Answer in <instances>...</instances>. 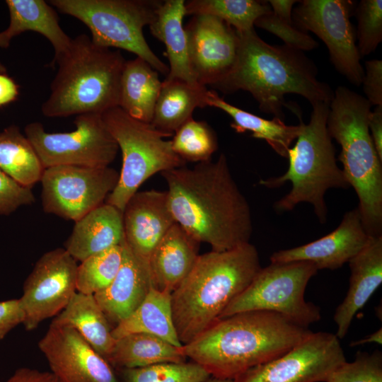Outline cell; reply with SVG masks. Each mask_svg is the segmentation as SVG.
<instances>
[{"mask_svg":"<svg viewBox=\"0 0 382 382\" xmlns=\"http://www.w3.org/2000/svg\"><path fill=\"white\" fill-rule=\"evenodd\" d=\"M176 224L212 250L249 243L253 224L249 204L235 182L226 157L161 173Z\"/></svg>","mask_w":382,"mask_h":382,"instance_id":"cell-1","label":"cell"},{"mask_svg":"<svg viewBox=\"0 0 382 382\" xmlns=\"http://www.w3.org/2000/svg\"><path fill=\"white\" fill-rule=\"evenodd\" d=\"M311 332L277 313L245 311L218 320L182 351L211 376L234 380L284 354Z\"/></svg>","mask_w":382,"mask_h":382,"instance_id":"cell-2","label":"cell"},{"mask_svg":"<svg viewBox=\"0 0 382 382\" xmlns=\"http://www.w3.org/2000/svg\"><path fill=\"white\" fill-rule=\"evenodd\" d=\"M237 33V32H236ZM236 59L228 74L213 86L226 94L239 90L249 92L261 112L282 121L285 95L301 96L311 105L330 103L331 87L318 79V69L303 52L285 45H271L255 30L238 33Z\"/></svg>","mask_w":382,"mask_h":382,"instance_id":"cell-3","label":"cell"},{"mask_svg":"<svg viewBox=\"0 0 382 382\" xmlns=\"http://www.w3.org/2000/svg\"><path fill=\"white\" fill-rule=\"evenodd\" d=\"M261 268L258 252L250 242L199 255L171 294L173 319L180 343L192 342L216 322Z\"/></svg>","mask_w":382,"mask_h":382,"instance_id":"cell-4","label":"cell"},{"mask_svg":"<svg viewBox=\"0 0 382 382\" xmlns=\"http://www.w3.org/2000/svg\"><path fill=\"white\" fill-rule=\"evenodd\" d=\"M371 105L361 95L338 86L329 104L327 129L341 146L342 172L359 199L362 224L371 236H382V160L371 139Z\"/></svg>","mask_w":382,"mask_h":382,"instance_id":"cell-5","label":"cell"},{"mask_svg":"<svg viewBox=\"0 0 382 382\" xmlns=\"http://www.w3.org/2000/svg\"><path fill=\"white\" fill-rule=\"evenodd\" d=\"M125 62L119 50L98 46L85 34L73 38L54 64L58 71L42 113L47 117L102 115L118 107Z\"/></svg>","mask_w":382,"mask_h":382,"instance_id":"cell-6","label":"cell"},{"mask_svg":"<svg viewBox=\"0 0 382 382\" xmlns=\"http://www.w3.org/2000/svg\"><path fill=\"white\" fill-rule=\"evenodd\" d=\"M329 104L318 102L312 105L309 122H302L295 146L288 150L286 172L259 182L268 188L279 187L290 182V192L274 203V209L278 212H287L298 204L309 203L321 224L327 220L326 191L349 187L342 170L337 164L335 149L327 129Z\"/></svg>","mask_w":382,"mask_h":382,"instance_id":"cell-7","label":"cell"},{"mask_svg":"<svg viewBox=\"0 0 382 382\" xmlns=\"http://www.w3.org/2000/svg\"><path fill=\"white\" fill-rule=\"evenodd\" d=\"M154 0H51L60 12L73 16L89 29L91 41L105 48L134 53L156 71L168 75V66L151 50L143 28L155 18L161 4Z\"/></svg>","mask_w":382,"mask_h":382,"instance_id":"cell-8","label":"cell"},{"mask_svg":"<svg viewBox=\"0 0 382 382\" xmlns=\"http://www.w3.org/2000/svg\"><path fill=\"white\" fill-rule=\"evenodd\" d=\"M103 122L122 151L118 183L105 202L123 212L128 200L151 176L184 166L186 162L173 150L168 136L151 123L134 119L120 108L102 114Z\"/></svg>","mask_w":382,"mask_h":382,"instance_id":"cell-9","label":"cell"},{"mask_svg":"<svg viewBox=\"0 0 382 382\" xmlns=\"http://www.w3.org/2000/svg\"><path fill=\"white\" fill-rule=\"evenodd\" d=\"M317 272L310 262H271L260 269L219 319L245 311H267L308 328L321 318L319 307L304 297L306 286Z\"/></svg>","mask_w":382,"mask_h":382,"instance_id":"cell-10","label":"cell"},{"mask_svg":"<svg viewBox=\"0 0 382 382\" xmlns=\"http://www.w3.org/2000/svg\"><path fill=\"white\" fill-rule=\"evenodd\" d=\"M75 129L47 132L39 122L28 124L25 135L34 147L44 168L70 165L92 168L109 166L119 147L108 130L102 115H76Z\"/></svg>","mask_w":382,"mask_h":382,"instance_id":"cell-11","label":"cell"},{"mask_svg":"<svg viewBox=\"0 0 382 382\" xmlns=\"http://www.w3.org/2000/svg\"><path fill=\"white\" fill-rule=\"evenodd\" d=\"M119 176L120 173L110 166L62 165L45 168L40 179L42 209L76 222L104 203Z\"/></svg>","mask_w":382,"mask_h":382,"instance_id":"cell-12","label":"cell"},{"mask_svg":"<svg viewBox=\"0 0 382 382\" xmlns=\"http://www.w3.org/2000/svg\"><path fill=\"white\" fill-rule=\"evenodd\" d=\"M294 9V26L311 31L325 44L336 70L354 86L362 83L364 69L349 20L354 3L349 0H303Z\"/></svg>","mask_w":382,"mask_h":382,"instance_id":"cell-13","label":"cell"},{"mask_svg":"<svg viewBox=\"0 0 382 382\" xmlns=\"http://www.w3.org/2000/svg\"><path fill=\"white\" fill-rule=\"evenodd\" d=\"M76 260L64 249L44 253L24 282L18 299L28 331L55 317L68 305L76 291Z\"/></svg>","mask_w":382,"mask_h":382,"instance_id":"cell-14","label":"cell"},{"mask_svg":"<svg viewBox=\"0 0 382 382\" xmlns=\"http://www.w3.org/2000/svg\"><path fill=\"white\" fill-rule=\"evenodd\" d=\"M345 361L335 334L311 332L284 354L248 370L234 382H325Z\"/></svg>","mask_w":382,"mask_h":382,"instance_id":"cell-15","label":"cell"},{"mask_svg":"<svg viewBox=\"0 0 382 382\" xmlns=\"http://www.w3.org/2000/svg\"><path fill=\"white\" fill-rule=\"evenodd\" d=\"M191 71L197 83L212 87L234 65L238 36L231 25L209 15H195L185 27Z\"/></svg>","mask_w":382,"mask_h":382,"instance_id":"cell-16","label":"cell"},{"mask_svg":"<svg viewBox=\"0 0 382 382\" xmlns=\"http://www.w3.org/2000/svg\"><path fill=\"white\" fill-rule=\"evenodd\" d=\"M38 347L61 382H119L108 361L71 327L50 324Z\"/></svg>","mask_w":382,"mask_h":382,"instance_id":"cell-17","label":"cell"},{"mask_svg":"<svg viewBox=\"0 0 382 382\" xmlns=\"http://www.w3.org/2000/svg\"><path fill=\"white\" fill-rule=\"evenodd\" d=\"M370 237L357 207L346 212L340 225L331 233L307 244L274 252L270 262L306 261L313 263L318 270H333L357 255Z\"/></svg>","mask_w":382,"mask_h":382,"instance_id":"cell-18","label":"cell"},{"mask_svg":"<svg viewBox=\"0 0 382 382\" xmlns=\"http://www.w3.org/2000/svg\"><path fill=\"white\" fill-rule=\"evenodd\" d=\"M175 223L166 191H137L123 210L125 241L149 265L153 251Z\"/></svg>","mask_w":382,"mask_h":382,"instance_id":"cell-19","label":"cell"},{"mask_svg":"<svg viewBox=\"0 0 382 382\" xmlns=\"http://www.w3.org/2000/svg\"><path fill=\"white\" fill-rule=\"evenodd\" d=\"M123 245L120 268L104 290L94 294L110 323L116 325L132 314L142 303L152 287L149 265Z\"/></svg>","mask_w":382,"mask_h":382,"instance_id":"cell-20","label":"cell"},{"mask_svg":"<svg viewBox=\"0 0 382 382\" xmlns=\"http://www.w3.org/2000/svg\"><path fill=\"white\" fill-rule=\"evenodd\" d=\"M348 262L349 289L333 316L335 335L340 340L347 335L356 313L382 282V236H371L365 247Z\"/></svg>","mask_w":382,"mask_h":382,"instance_id":"cell-21","label":"cell"},{"mask_svg":"<svg viewBox=\"0 0 382 382\" xmlns=\"http://www.w3.org/2000/svg\"><path fill=\"white\" fill-rule=\"evenodd\" d=\"M199 242L175 223L153 251L149 268L152 286L172 294L194 267Z\"/></svg>","mask_w":382,"mask_h":382,"instance_id":"cell-22","label":"cell"},{"mask_svg":"<svg viewBox=\"0 0 382 382\" xmlns=\"http://www.w3.org/2000/svg\"><path fill=\"white\" fill-rule=\"evenodd\" d=\"M125 240L123 212L104 202L75 222L64 249L76 260L113 246Z\"/></svg>","mask_w":382,"mask_h":382,"instance_id":"cell-23","label":"cell"},{"mask_svg":"<svg viewBox=\"0 0 382 382\" xmlns=\"http://www.w3.org/2000/svg\"><path fill=\"white\" fill-rule=\"evenodd\" d=\"M185 4L184 0L162 1L149 26L151 33L166 45L169 61V72L166 80L197 83L190 69L187 35L183 25L186 15Z\"/></svg>","mask_w":382,"mask_h":382,"instance_id":"cell-24","label":"cell"},{"mask_svg":"<svg viewBox=\"0 0 382 382\" xmlns=\"http://www.w3.org/2000/svg\"><path fill=\"white\" fill-rule=\"evenodd\" d=\"M10 23L6 29L11 38L19 34L33 31L46 37L54 50L51 62L56 61L66 52L72 38L62 30L59 23L54 7L44 0H6Z\"/></svg>","mask_w":382,"mask_h":382,"instance_id":"cell-25","label":"cell"},{"mask_svg":"<svg viewBox=\"0 0 382 382\" xmlns=\"http://www.w3.org/2000/svg\"><path fill=\"white\" fill-rule=\"evenodd\" d=\"M51 324L71 327L106 360L113 349L112 328L92 294L76 291Z\"/></svg>","mask_w":382,"mask_h":382,"instance_id":"cell-26","label":"cell"},{"mask_svg":"<svg viewBox=\"0 0 382 382\" xmlns=\"http://www.w3.org/2000/svg\"><path fill=\"white\" fill-rule=\"evenodd\" d=\"M209 90L199 83L181 80H164L151 124L159 132L171 136L192 117L196 108L208 106Z\"/></svg>","mask_w":382,"mask_h":382,"instance_id":"cell-27","label":"cell"},{"mask_svg":"<svg viewBox=\"0 0 382 382\" xmlns=\"http://www.w3.org/2000/svg\"><path fill=\"white\" fill-rule=\"evenodd\" d=\"M161 86L158 71L148 62L138 57L126 60L118 107L132 117L151 123Z\"/></svg>","mask_w":382,"mask_h":382,"instance_id":"cell-28","label":"cell"},{"mask_svg":"<svg viewBox=\"0 0 382 382\" xmlns=\"http://www.w3.org/2000/svg\"><path fill=\"white\" fill-rule=\"evenodd\" d=\"M134 333H146L182 347L173 323L171 294L150 289L144 300L127 318L112 329L117 340Z\"/></svg>","mask_w":382,"mask_h":382,"instance_id":"cell-29","label":"cell"},{"mask_svg":"<svg viewBox=\"0 0 382 382\" xmlns=\"http://www.w3.org/2000/svg\"><path fill=\"white\" fill-rule=\"evenodd\" d=\"M208 106L215 107L227 113L233 120L231 127L238 133L246 131L252 132V137L265 140L279 156L287 158L288 150L296 139L302 129L301 117L298 116V125H286L284 121L273 117L266 120L236 107L222 98L216 92L209 91Z\"/></svg>","mask_w":382,"mask_h":382,"instance_id":"cell-30","label":"cell"},{"mask_svg":"<svg viewBox=\"0 0 382 382\" xmlns=\"http://www.w3.org/2000/svg\"><path fill=\"white\" fill-rule=\"evenodd\" d=\"M186 359L182 347L152 335L134 333L116 340L107 361L112 367L119 369L181 363Z\"/></svg>","mask_w":382,"mask_h":382,"instance_id":"cell-31","label":"cell"},{"mask_svg":"<svg viewBox=\"0 0 382 382\" xmlns=\"http://www.w3.org/2000/svg\"><path fill=\"white\" fill-rule=\"evenodd\" d=\"M44 167L30 141L18 127L0 132V170L20 184L33 187L40 181Z\"/></svg>","mask_w":382,"mask_h":382,"instance_id":"cell-32","label":"cell"},{"mask_svg":"<svg viewBox=\"0 0 382 382\" xmlns=\"http://www.w3.org/2000/svg\"><path fill=\"white\" fill-rule=\"evenodd\" d=\"M185 6L186 15L216 17L238 33L253 30L255 21L271 11L267 1L256 0H191Z\"/></svg>","mask_w":382,"mask_h":382,"instance_id":"cell-33","label":"cell"},{"mask_svg":"<svg viewBox=\"0 0 382 382\" xmlns=\"http://www.w3.org/2000/svg\"><path fill=\"white\" fill-rule=\"evenodd\" d=\"M123 258V245L88 257L78 265L76 291L94 295L106 289L116 277Z\"/></svg>","mask_w":382,"mask_h":382,"instance_id":"cell-34","label":"cell"},{"mask_svg":"<svg viewBox=\"0 0 382 382\" xmlns=\"http://www.w3.org/2000/svg\"><path fill=\"white\" fill-rule=\"evenodd\" d=\"M171 141L174 152L185 162L211 160L218 147L214 130L203 121L187 120L175 132Z\"/></svg>","mask_w":382,"mask_h":382,"instance_id":"cell-35","label":"cell"},{"mask_svg":"<svg viewBox=\"0 0 382 382\" xmlns=\"http://www.w3.org/2000/svg\"><path fill=\"white\" fill-rule=\"evenodd\" d=\"M117 370L119 382H204L211 377L204 368L193 361Z\"/></svg>","mask_w":382,"mask_h":382,"instance_id":"cell-36","label":"cell"},{"mask_svg":"<svg viewBox=\"0 0 382 382\" xmlns=\"http://www.w3.org/2000/svg\"><path fill=\"white\" fill-rule=\"evenodd\" d=\"M358 51L361 57L374 52L382 40V1L361 0L356 7Z\"/></svg>","mask_w":382,"mask_h":382,"instance_id":"cell-37","label":"cell"},{"mask_svg":"<svg viewBox=\"0 0 382 382\" xmlns=\"http://www.w3.org/2000/svg\"><path fill=\"white\" fill-rule=\"evenodd\" d=\"M325 382H382V353L359 351L354 361H345L333 370Z\"/></svg>","mask_w":382,"mask_h":382,"instance_id":"cell-38","label":"cell"},{"mask_svg":"<svg viewBox=\"0 0 382 382\" xmlns=\"http://www.w3.org/2000/svg\"><path fill=\"white\" fill-rule=\"evenodd\" d=\"M254 25L277 36L284 45L304 52L318 47L317 42L308 34L297 29L292 18L281 17L271 11L258 18Z\"/></svg>","mask_w":382,"mask_h":382,"instance_id":"cell-39","label":"cell"},{"mask_svg":"<svg viewBox=\"0 0 382 382\" xmlns=\"http://www.w3.org/2000/svg\"><path fill=\"white\" fill-rule=\"evenodd\" d=\"M35 201L31 187L20 184L0 170V215H9Z\"/></svg>","mask_w":382,"mask_h":382,"instance_id":"cell-40","label":"cell"},{"mask_svg":"<svg viewBox=\"0 0 382 382\" xmlns=\"http://www.w3.org/2000/svg\"><path fill=\"white\" fill-rule=\"evenodd\" d=\"M364 65V76L361 84L365 98L371 105H382V60H368Z\"/></svg>","mask_w":382,"mask_h":382,"instance_id":"cell-41","label":"cell"},{"mask_svg":"<svg viewBox=\"0 0 382 382\" xmlns=\"http://www.w3.org/2000/svg\"><path fill=\"white\" fill-rule=\"evenodd\" d=\"M23 321V313L18 299L0 302V341Z\"/></svg>","mask_w":382,"mask_h":382,"instance_id":"cell-42","label":"cell"},{"mask_svg":"<svg viewBox=\"0 0 382 382\" xmlns=\"http://www.w3.org/2000/svg\"><path fill=\"white\" fill-rule=\"evenodd\" d=\"M5 382H61L52 371L29 367L17 369Z\"/></svg>","mask_w":382,"mask_h":382,"instance_id":"cell-43","label":"cell"},{"mask_svg":"<svg viewBox=\"0 0 382 382\" xmlns=\"http://www.w3.org/2000/svg\"><path fill=\"white\" fill-rule=\"evenodd\" d=\"M369 128L378 155L382 160V105L376 106L371 111Z\"/></svg>","mask_w":382,"mask_h":382,"instance_id":"cell-44","label":"cell"},{"mask_svg":"<svg viewBox=\"0 0 382 382\" xmlns=\"http://www.w3.org/2000/svg\"><path fill=\"white\" fill-rule=\"evenodd\" d=\"M19 95V87L6 74H0V107L13 102Z\"/></svg>","mask_w":382,"mask_h":382,"instance_id":"cell-45","label":"cell"},{"mask_svg":"<svg viewBox=\"0 0 382 382\" xmlns=\"http://www.w3.org/2000/svg\"><path fill=\"white\" fill-rule=\"evenodd\" d=\"M267 1L273 13L283 18H292L293 6L299 1L271 0Z\"/></svg>","mask_w":382,"mask_h":382,"instance_id":"cell-46","label":"cell"},{"mask_svg":"<svg viewBox=\"0 0 382 382\" xmlns=\"http://www.w3.org/2000/svg\"><path fill=\"white\" fill-rule=\"evenodd\" d=\"M368 343H377L378 345H381L382 343V328H380L378 330L374 332L373 333L369 335L368 336L365 337L364 338L360 339L357 341H354L350 343L349 345L351 347H355V346L364 345Z\"/></svg>","mask_w":382,"mask_h":382,"instance_id":"cell-47","label":"cell"},{"mask_svg":"<svg viewBox=\"0 0 382 382\" xmlns=\"http://www.w3.org/2000/svg\"><path fill=\"white\" fill-rule=\"evenodd\" d=\"M11 39L12 38L10 37L6 30L0 32V47L7 48L10 45Z\"/></svg>","mask_w":382,"mask_h":382,"instance_id":"cell-48","label":"cell"},{"mask_svg":"<svg viewBox=\"0 0 382 382\" xmlns=\"http://www.w3.org/2000/svg\"><path fill=\"white\" fill-rule=\"evenodd\" d=\"M204 382H234V380L233 379H228V378H216V377H210Z\"/></svg>","mask_w":382,"mask_h":382,"instance_id":"cell-49","label":"cell"},{"mask_svg":"<svg viewBox=\"0 0 382 382\" xmlns=\"http://www.w3.org/2000/svg\"><path fill=\"white\" fill-rule=\"evenodd\" d=\"M6 67L0 62V74H6Z\"/></svg>","mask_w":382,"mask_h":382,"instance_id":"cell-50","label":"cell"}]
</instances>
